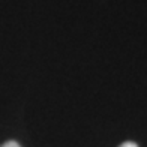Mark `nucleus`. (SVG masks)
I'll return each instance as SVG.
<instances>
[{
    "label": "nucleus",
    "instance_id": "obj_1",
    "mask_svg": "<svg viewBox=\"0 0 147 147\" xmlns=\"http://www.w3.org/2000/svg\"><path fill=\"white\" fill-rule=\"evenodd\" d=\"M2 147H21L18 143H15V141H8V143H5Z\"/></svg>",
    "mask_w": 147,
    "mask_h": 147
},
{
    "label": "nucleus",
    "instance_id": "obj_2",
    "mask_svg": "<svg viewBox=\"0 0 147 147\" xmlns=\"http://www.w3.org/2000/svg\"><path fill=\"white\" fill-rule=\"evenodd\" d=\"M120 147H137V144H135V143H131V141H126V143H123Z\"/></svg>",
    "mask_w": 147,
    "mask_h": 147
}]
</instances>
